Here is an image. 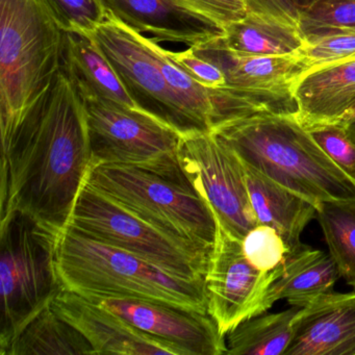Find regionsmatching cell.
<instances>
[{"mask_svg":"<svg viewBox=\"0 0 355 355\" xmlns=\"http://www.w3.org/2000/svg\"><path fill=\"white\" fill-rule=\"evenodd\" d=\"M92 166L84 101L60 71L1 136V217L19 211L62 234Z\"/></svg>","mask_w":355,"mask_h":355,"instance_id":"cell-1","label":"cell"},{"mask_svg":"<svg viewBox=\"0 0 355 355\" xmlns=\"http://www.w3.org/2000/svg\"><path fill=\"white\" fill-rule=\"evenodd\" d=\"M211 132L243 163L315 207L321 201L355 199V180L322 150L295 112L253 107Z\"/></svg>","mask_w":355,"mask_h":355,"instance_id":"cell-2","label":"cell"},{"mask_svg":"<svg viewBox=\"0 0 355 355\" xmlns=\"http://www.w3.org/2000/svg\"><path fill=\"white\" fill-rule=\"evenodd\" d=\"M57 266L64 288L86 298L139 299L207 313L205 280L178 277L70 226L60 236Z\"/></svg>","mask_w":355,"mask_h":355,"instance_id":"cell-3","label":"cell"},{"mask_svg":"<svg viewBox=\"0 0 355 355\" xmlns=\"http://www.w3.org/2000/svg\"><path fill=\"white\" fill-rule=\"evenodd\" d=\"M64 31L45 0H0V130L7 135L61 71Z\"/></svg>","mask_w":355,"mask_h":355,"instance_id":"cell-4","label":"cell"},{"mask_svg":"<svg viewBox=\"0 0 355 355\" xmlns=\"http://www.w3.org/2000/svg\"><path fill=\"white\" fill-rule=\"evenodd\" d=\"M60 236L22 211L0 219V353L64 290L57 266Z\"/></svg>","mask_w":355,"mask_h":355,"instance_id":"cell-5","label":"cell"},{"mask_svg":"<svg viewBox=\"0 0 355 355\" xmlns=\"http://www.w3.org/2000/svg\"><path fill=\"white\" fill-rule=\"evenodd\" d=\"M86 184L169 234L205 250L213 248L215 215L190 180L130 166L95 165Z\"/></svg>","mask_w":355,"mask_h":355,"instance_id":"cell-6","label":"cell"},{"mask_svg":"<svg viewBox=\"0 0 355 355\" xmlns=\"http://www.w3.org/2000/svg\"><path fill=\"white\" fill-rule=\"evenodd\" d=\"M67 226L138 255L178 277L205 280L211 250L149 223L86 182Z\"/></svg>","mask_w":355,"mask_h":355,"instance_id":"cell-7","label":"cell"},{"mask_svg":"<svg viewBox=\"0 0 355 355\" xmlns=\"http://www.w3.org/2000/svg\"><path fill=\"white\" fill-rule=\"evenodd\" d=\"M83 101L92 166H130L189 180L178 157L182 135L141 110L98 97Z\"/></svg>","mask_w":355,"mask_h":355,"instance_id":"cell-8","label":"cell"},{"mask_svg":"<svg viewBox=\"0 0 355 355\" xmlns=\"http://www.w3.org/2000/svg\"><path fill=\"white\" fill-rule=\"evenodd\" d=\"M90 35L139 110L182 136L209 132L168 84L159 63L157 42L109 14Z\"/></svg>","mask_w":355,"mask_h":355,"instance_id":"cell-9","label":"cell"},{"mask_svg":"<svg viewBox=\"0 0 355 355\" xmlns=\"http://www.w3.org/2000/svg\"><path fill=\"white\" fill-rule=\"evenodd\" d=\"M178 157L218 223L242 241L257 225L242 159L213 132L182 136Z\"/></svg>","mask_w":355,"mask_h":355,"instance_id":"cell-10","label":"cell"},{"mask_svg":"<svg viewBox=\"0 0 355 355\" xmlns=\"http://www.w3.org/2000/svg\"><path fill=\"white\" fill-rule=\"evenodd\" d=\"M217 221V220H216ZM282 269L265 273L251 265L242 241L228 234L217 222V234L205 276L207 313L226 336L249 318L267 313L270 286Z\"/></svg>","mask_w":355,"mask_h":355,"instance_id":"cell-11","label":"cell"},{"mask_svg":"<svg viewBox=\"0 0 355 355\" xmlns=\"http://www.w3.org/2000/svg\"><path fill=\"white\" fill-rule=\"evenodd\" d=\"M87 299L171 345L180 355H222L227 351L225 336L209 313L139 299Z\"/></svg>","mask_w":355,"mask_h":355,"instance_id":"cell-12","label":"cell"},{"mask_svg":"<svg viewBox=\"0 0 355 355\" xmlns=\"http://www.w3.org/2000/svg\"><path fill=\"white\" fill-rule=\"evenodd\" d=\"M53 311L76 328L96 354L180 355L171 345L142 331L113 311L64 288Z\"/></svg>","mask_w":355,"mask_h":355,"instance_id":"cell-13","label":"cell"},{"mask_svg":"<svg viewBox=\"0 0 355 355\" xmlns=\"http://www.w3.org/2000/svg\"><path fill=\"white\" fill-rule=\"evenodd\" d=\"M107 14L155 42L205 44L223 36L224 28L182 0H103Z\"/></svg>","mask_w":355,"mask_h":355,"instance_id":"cell-14","label":"cell"},{"mask_svg":"<svg viewBox=\"0 0 355 355\" xmlns=\"http://www.w3.org/2000/svg\"><path fill=\"white\" fill-rule=\"evenodd\" d=\"M284 355H355V292L332 291L301 307Z\"/></svg>","mask_w":355,"mask_h":355,"instance_id":"cell-15","label":"cell"},{"mask_svg":"<svg viewBox=\"0 0 355 355\" xmlns=\"http://www.w3.org/2000/svg\"><path fill=\"white\" fill-rule=\"evenodd\" d=\"M293 98L295 117L306 130L338 123L355 99V58L302 76Z\"/></svg>","mask_w":355,"mask_h":355,"instance_id":"cell-16","label":"cell"},{"mask_svg":"<svg viewBox=\"0 0 355 355\" xmlns=\"http://www.w3.org/2000/svg\"><path fill=\"white\" fill-rule=\"evenodd\" d=\"M243 164L257 224L277 230L288 252L296 250L302 245L300 238L303 230L317 217V207L290 189Z\"/></svg>","mask_w":355,"mask_h":355,"instance_id":"cell-17","label":"cell"},{"mask_svg":"<svg viewBox=\"0 0 355 355\" xmlns=\"http://www.w3.org/2000/svg\"><path fill=\"white\" fill-rule=\"evenodd\" d=\"M61 71L83 98L98 97L138 109L88 33L64 31Z\"/></svg>","mask_w":355,"mask_h":355,"instance_id":"cell-18","label":"cell"},{"mask_svg":"<svg viewBox=\"0 0 355 355\" xmlns=\"http://www.w3.org/2000/svg\"><path fill=\"white\" fill-rule=\"evenodd\" d=\"M340 277L329 253L302 244L288 253L282 276L270 286L268 302L270 307L279 300L305 307L318 297L332 292Z\"/></svg>","mask_w":355,"mask_h":355,"instance_id":"cell-19","label":"cell"},{"mask_svg":"<svg viewBox=\"0 0 355 355\" xmlns=\"http://www.w3.org/2000/svg\"><path fill=\"white\" fill-rule=\"evenodd\" d=\"M222 47L242 55H293L302 47L304 37L297 26L275 18L248 13L224 28Z\"/></svg>","mask_w":355,"mask_h":355,"instance_id":"cell-20","label":"cell"},{"mask_svg":"<svg viewBox=\"0 0 355 355\" xmlns=\"http://www.w3.org/2000/svg\"><path fill=\"white\" fill-rule=\"evenodd\" d=\"M95 355L92 345L51 304L33 318L0 355Z\"/></svg>","mask_w":355,"mask_h":355,"instance_id":"cell-21","label":"cell"},{"mask_svg":"<svg viewBox=\"0 0 355 355\" xmlns=\"http://www.w3.org/2000/svg\"><path fill=\"white\" fill-rule=\"evenodd\" d=\"M301 307L261 313L244 320L226 334L228 355H284L293 336V321Z\"/></svg>","mask_w":355,"mask_h":355,"instance_id":"cell-22","label":"cell"},{"mask_svg":"<svg viewBox=\"0 0 355 355\" xmlns=\"http://www.w3.org/2000/svg\"><path fill=\"white\" fill-rule=\"evenodd\" d=\"M315 207V219L338 273L355 288V199L321 201Z\"/></svg>","mask_w":355,"mask_h":355,"instance_id":"cell-23","label":"cell"},{"mask_svg":"<svg viewBox=\"0 0 355 355\" xmlns=\"http://www.w3.org/2000/svg\"><path fill=\"white\" fill-rule=\"evenodd\" d=\"M297 55L305 65L304 74L355 58V28L324 31L305 37ZM301 76V78H302Z\"/></svg>","mask_w":355,"mask_h":355,"instance_id":"cell-24","label":"cell"},{"mask_svg":"<svg viewBox=\"0 0 355 355\" xmlns=\"http://www.w3.org/2000/svg\"><path fill=\"white\" fill-rule=\"evenodd\" d=\"M355 28V0H313L301 10L303 37L324 31Z\"/></svg>","mask_w":355,"mask_h":355,"instance_id":"cell-25","label":"cell"},{"mask_svg":"<svg viewBox=\"0 0 355 355\" xmlns=\"http://www.w3.org/2000/svg\"><path fill=\"white\" fill-rule=\"evenodd\" d=\"M242 247L249 263L265 273L282 269L288 253V246L277 230L261 224L244 236Z\"/></svg>","mask_w":355,"mask_h":355,"instance_id":"cell-26","label":"cell"},{"mask_svg":"<svg viewBox=\"0 0 355 355\" xmlns=\"http://www.w3.org/2000/svg\"><path fill=\"white\" fill-rule=\"evenodd\" d=\"M65 32H94L107 17L103 0H45Z\"/></svg>","mask_w":355,"mask_h":355,"instance_id":"cell-27","label":"cell"},{"mask_svg":"<svg viewBox=\"0 0 355 355\" xmlns=\"http://www.w3.org/2000/svg\"><path fill=\"white\" fill-rule=\"evenodd\" d=\"M327 157L355 180V144L338 124L317 126L307 130Z\"/></svg>","mask_w":355,"mask_h":355,"instance_id":"cell-28","label":"cell"},{"mask_svg":"<svg viewBox=\"0 0 355 355\" xmlns=\"http://www.w3.org/2000/svg\"><path fill=\"white\" fill-rule=\"evenodd\" d=\"M169 55L188 76L205 88L217 90L225 87L224 72L216 64L197 55L190 47L182 53L169 51Z\"/></svg>","mask_w":355,"mask_h":355,"instance_id":"cell-29","label":"cell"},{"mask_svg":"<svg viewBox=\"0 0 355 355\" xmlns=\"http://www.w3.org/2000/svg\"><path fill=\"white\" fill-rule=\"evenodd\" d=\"M187 6L209 18L222 28L242 19L247 14L243 0H182Z\"/></svg>","mask_w":355,"mask_h":355,"instance_id":"cell-30","label":"cell"},{"mask_svg":"<svg viewBox=\"0 0 355 355\" xmlns=\"http://www.w3.org/2000/svg\"><path fill=\"white\" fill-rule=\"evenodd\" d=\"M248 13L275 18L299 28L302 3L301 0H243Z\"/></svg>","mask_w":355,"mask_h":355,"instance_id":"cell-31","label":"cell"},{"mask_svg":"<svg viewBox=\"0 0 355 355\" xmlns=\"http://www.w3.org/2000/svg\"><path fill=\"white\" fill-rule=\"evenodd\" d=\"M336 124L342 126L348 138L355 144V99L352 105Z\"/></svg>","mask_w":355,"mask_h":355,"instance_id":"cell-32","label":"cell"},{"mask_svg":"<svg viewBox=\"0 0 355 355\" xmlns=\"http://www.w3.org/2000/svg\"><path fill=\"white\" fill-rule=\"evenodd\" d=\"M311 1H313V0H309V3H311ZM301 3H302V0H301ZM309 3H307V5H309ZM302 7H303V3H302Z\"/></svg>","mask_w":355,"mask_h":355,"instance_id":"cell-33","label":"cell"}]
</instances>
